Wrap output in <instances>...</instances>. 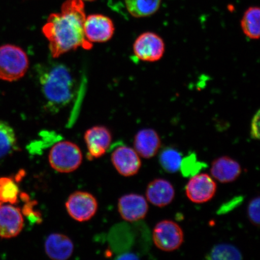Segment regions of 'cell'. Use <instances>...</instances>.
<instances>
[{"mask_svg": "<svg viewBox=\"0 0 260 260\" xmlns=\"http://www.w3.org/2000/svg\"><path fill=\"white\" fill-rule=\"evenodd\" d=\"M86 17L83 0H67L60 12L49 16L42 31L48 41L52 57L57 58L80 47L92 48V44L84 32Z\"/></svg>", "mask_w": 260, "mask_h": 260, "instance_id": "6da1fadb", "label": "cell"}, {"mask_svg": "<svg viewBox=\"0 0 260 260\" xmlns=\"http://www.w3.org/2000/svg\"><path fill=\"white\" fill-rule=\"evenodd\" d=\"M41 89L49 111L57 112L69 105L74 96L75 82L69 68L61 63L38 68Z\"/></svg>", "mask_w": 260, "mask_h": 260, "instance_id": "7a4b0ae2", "label": "cell"}, {"mask_svg": "<svg viewBox=\"0 0 260 260\" xmlns=\"http://www.w3.org/2000/svg\"><path fill=\"white\" fill-rule=\"evenodd\" d=\"M29 67L27 54L12 44L0 46V79L12 82L25 76Z\"/></svg>", "mask_w": 260, "mask_h": 260, "instance_id": "3957f363", "label": "cell"}, {"mask_svg": "<svg viewBox=\"0 0 260 260\" xmlns=\"http://www.w3.org/2000/svg\"><path fill=\"white\" fill-rule=\"evenodd\" d=\"M48 159L54 170L60 173H70L79 168L83 160V155L76 144L62 141L53 146Z\"/></svg>", "mask_w": 260, "mask_h": 260, "instance_id": "277c9868", "label": "cell"}, {"mask_svg": "<svg viewBox=\"0 0 260 260\" xmlns=\"http://www.w3.org/2000/svg\"><path fill=\"white\" fill-rule=\"evenodd\" d=\"M152 238L161 251L173 252L184 242V233L180 225L171 220L160 221L154 227Z\"/></svg>", "mask_w": 260, "mask_h": 260, "instance_id": "5b68a950", "label": "cell"}, {"mask_svg": "<svg viewBox=\"0 0 260 260\" xmlns=\"http://www.w3.org/2000/svg\"><path fill=\"white\" fill-rule=\"evenodd\" d=\"M165 44L160 36L152 32H145L136 39L133 51L139 60L154 62L164 56Z\"/></svg>", "mask_w": 260, "mask_h": 260, "instance_id": "8992f818", "label": "cell"}, {"mask_svg": "<svg viewBox=\"0 0 260 260\" xmlns=\"http://www.w3.org/2000/svg\"><path fill=\"white\" fill-rule=\"evenodd\" d=\"M115 30L112 19L106 15H90L84 21V35L86 40L92 44L104 43L111 40Z\"/></svg>", "mask_w": 260, "mask_h": 260, "instance_id": "52a82bcc", "label": "cell"}, {"mask_svg": "<svg viewBox=\"0 0 260 260\" xmlns=\"http://www.w3.org/2000/svg\"><path fill=\"white\" fill-rule=\"evenodd\" d=\"M68 214L78 222H85L95 215L98 203L92 194L85 191L71 194L66 203Z\"/></svg>", "mask_w": 260, "mask_h": 260, "instance_id": "ba28073f", "label": "cell"}, {"mask_svg": "<svg viewBox=\"0 0 260 260\" xmlns=\"http://www.w3.org/2000/svg\"><path fill=\"white\" fill-rule=\"evenodd\" d=\"M217 190L214 179L207 174H200L191 177L186 187V194L191 202L203 204L213 199Z\"/></svg>", "mask_w": 260, "mask_h": 260, "instance_id": "9c48e42d", "label": "cell"}, {"mask_svg": "<svg viewBox=\"0 0 260 260\" xmlns=\"http://www.w3.org/2000/svg\"><path fill=\"white\" fill-rule=\"evenodd\" d=\"M111 160L114 167L122 176H133L141 168L142 161L139 155L134 149L127 146L122 145L115 149Z\"/></svg>", "mask_w": 260, "mask_h": 260, "instance_id": "30bf717a", "label": "cell"}, {"mask_svg": "<svg viewBox=\"0 0 260 260\" xmlns=\"http://www.w3.org/2000/svg\"><path fill=\"white\" fill-rule=\"evenodd\" d=\"M148 210L147 201L141 194H125L118 201L119 214L122 218L127 222H136L144 219Z\"/></svg>", "mask_w": 260, "mask_h": 260, "instance_id": "8fae6325", "label": "cell"}, {"mask_svg": "<svg viewBox=\"0 0 260 260\" xmlns=\"http://www.w3.org/2000/svg\"><path fill=\"white\" fill-rule=\"evenodd\" d=\"M23 227L20 209L11 205L0 206V237L11 239L17 236Z\"/></svg>", "mask_w": 260, "mask_h": 260, "instance_id": "7c38bea8", "label": "cell"}, {"mask_svg": "<svg viewBox=\"0 0 260 260\" xmlns=\"http://www.w3.org/2000/svg\"><path fill=\"white\" fill-rule=\"evenodd\" d=\"M84 138L92 158L105 155L112 142L111 133L104 126H95L87 129Z\"/></svg>", "mask_w": 260, "mask_h": 260, "instance_id": "4fadbf2b", "label": "cell"}, {"mask_svg": "<svg viewBox=\"0 0 260 260\" xmlns=\"http://www.w3.org/2000/svg\"><path fill=\"white\" fill-rule=\"evenodd\" d=\"M175 188L170 181L162 178L154 179L146 187V199L157 207L170 205L174 200Z\"/></svg>", "mask_w": 260, "mask_h": 260, "instance_id": "5bb4252c", "label": "cell"}, {"mask_svg": "<svg viewBox=\"0 0 260 260\" xmlns=\"http://www.w3.org/2000/svg\"><path fill=\"white\" fill-rule=\"evenodd\" d=\"M239 162L229 156H222L215 159L211 164V176L222 183L235 181L242 174Z\"/></svg>", "mask_w": 260, "mask_h": 260, "instance_id": "9a60e30c", "label": "cell"}, {"mask_svg": "<svg viewBox=\"0 0 260 260\" xmlns=\"http://www.w3.org/2000/svg\"><path fill=\"white\" fill-rule=\"evenodd\" d=\"M135 148L142 157L149 159L158 153L161 146V139L154 129L140 130L135 138Z\"/></svg>", "mask_w": 260, "mask_h": 260, "instance_id": "2e32d148", "label": "cell"}, {"mask_svg": "<svg viewBox=\"0 0 260 260\" xmlns=\"http://www.w3.org/2000/svg\"><path fill=\"white\" fill-rule=\"evenodd\" d=\"M45 251L52 259L65 260L72 255L74 244L69 237L62 234H51L45 240Z\"/></svg>", "mask_w": 260, "mask_h": 260, "instance_id": "e0dca14e", "label": "cell"}, {"mask_svg": "<svg viewBox=\"0 0 260 260\" xmlns=\"http://www.w3.org/2000/svg\"><path fill=\"white\" fill-rule=\"evenodd\" d=\"M126 9L135 18L150 16L158 11L161 0H125Z\"/></svg>", "mask_w": 260, "mask_h": 260, "instance_id": "ac0fdd59", "label": "cell"}, {"mask_svg": "<svg viewBox=\"0 0 260 260\" xmlns=\"http://www.w3.org/2000/svg\"><path fill=\"white\" fill-rule=\"evenodd\" d=\"M260 10L258 7H250L244 14L241 20L242 30L247 37L258 40L260 35Z\"/></svg>", "mask_w": 260, "mask_h": 260, "instance_id": "d6986e66", "label": "cell"}, {"mask_svg": "<svg viewBox=\"0 0 260 260\" xmlns=\"http://www.w3.org/2000/svg\"><path fill=\"white\" fill-rule=\"evenodd\" d=\"M14 129L6 122L0 121V158L14 150L16 146Z\"/></svg>", "mask_w": 260, "mask_h": 260, "instance_id": "ffe728a7", "label": "cell"}, {"mask_svg": "<svg viewBox=\"0 0 260 260\" xmlns=\"http://www.w3.org/2000/svg\"><path fill=\"white\" fill-rule=\"evenodd\" d=\"M182 154L174 148H166L159 155V162L164 170L170 174H174L180 170Z\"/></svg>", "mask_w": 260, "mask_h": 260, "instance_id": "44dd1931", "label": "cell"}, {"mask_svg": "<svg viewBox=\"0 0 260 260\" xmlns=\"http://www.w3.org/2000/svg\"><path fill=\"white\" fill-rule=\"evenodd\" d=\"M208 259L236 260L242 259L241 252L235 246L230 244H219L214 246L206 256Z\"/></svg>", "mask_w": 260, "mask_h": 260, "instance_id": "7402d4cb", "label": "cell"}, {"mask_svg": "<svg viewBox=\"0 0 260 260\" xmlns=\"http://www.w3.org/2000/svg\"><path fill=\"white\" fill-rule=\"evenodd\" d=\"M18 194V187L12 179L0 178V201L4 203H16Z\"/></svg>", "mask_w": 260, "mask_h": 260, "instance_id": "603a6c76", "label": "cell"}, {"mask_svg": "<svg viewBox=\"0 0 260 260\" xmlns=\"http://www.w3.org/2000/svg\"><path fill=\"white\" fill-rule=\"evenodd\" d=\"M206 164L198 160L197 155L191 154L182 159L180 170L185 177H191L199 173Z\"/></svg>", "mask_w": 260, "mask_h": 260, "instance_id": "cb8c5ba5", "label": "cell"}, {"mask_svg": "<svg viewBox=\"0 0 260 260\" xmlns=\"http://www.w3.org/2000/svg\"><path fill=\"white\" fill-rule=\"evenodd\" d=\"M259 197L253 198L248 206V218L253 225H259Z\"/></svg>", "mask_w": 260, "mask_h": 260, "instance_id": "d4e9b609", "label": "cell"}, {"mask_svg": "<svg viewBox=\"0 0 260 260\" xmlns=\"http://www.w3.org/2000/svg\"><path fill=\"white\" fill-rule=\"evenodd\" d=\"M251 136L253 139H259V111L253 117L251 123Z\"/></svg>", "mask_w": 260, "mask_h": 260, "instance_id": "484cf974", "label": "cell"}, {"mask_svg": "<svg viewBox=\"0 0 260 260\" xmlns=\"http://www.w3.org/2000/svg\"><path fill=\"white\" fill-rule=\"evenodd\" d=\"M83 1L93 2V1H95V0H83Z\"/></svg>", "mask_w": 260, "mask_h": 260, "instance_id": "4316f807", "label": "cell"}]
</instances>
